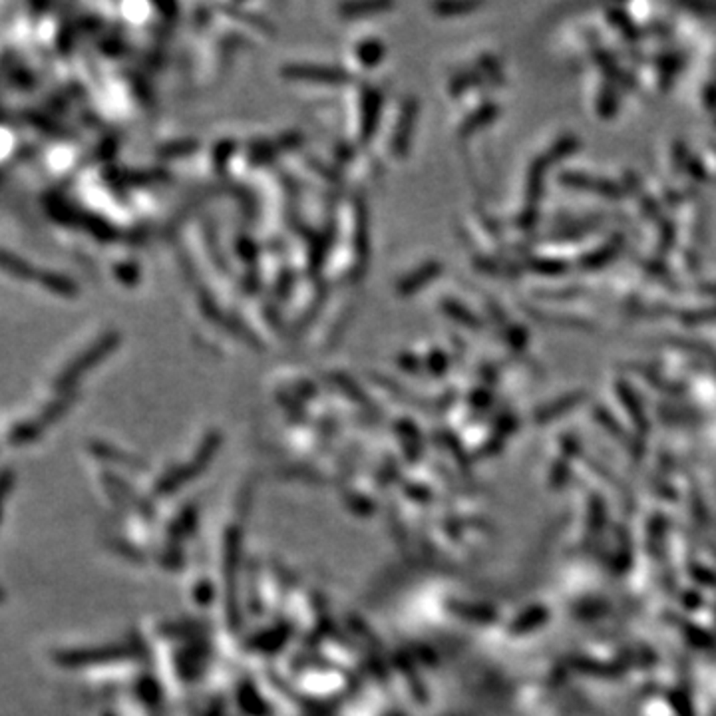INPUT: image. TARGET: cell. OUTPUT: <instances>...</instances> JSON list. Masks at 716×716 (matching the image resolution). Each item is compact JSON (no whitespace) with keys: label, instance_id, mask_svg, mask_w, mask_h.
Listing matches in <instances>:
<instances>
[{"label":"cell","instance_id":"obj_11","mask_svg":"<svg viewBox=\"0 0 716 716\" xmlns=\"http://www.w3.org/2000/svg\"><path fill=\"white\" fill-rule=\"evenodd\" d=\"M382 56H384V46L376 40H364L358 44V58L363 66H375Z\"/></svg>","mask_w":716,"mask_h":716},{"label":"cell","instance_id":"obj_18","mask_svg":"<svg viewBox=\"0 0 716 716\" xmlns=\"http://www.w3.org/2000/svg\"><path fill=\"white\" fill-rule=\"evenodd\" d=\"M478 8V4H463V2H458V4H436L434 11L442 14V16H454V14H463V12H470Z\"/></svg>","mask_w":716,"mask_h":716},{"label":"cell","instance_id":"obj_6","mask_svg":"<svg viewBox=\"0 0 716 716\" xmlns=\"http://www.w3.org/2000/svg\"><path fill=\"white\" fill-rule=\"evenodd\" d=\"M550 166V159L543 155V157H538L531 167H529V179H528V207H533L535 210V203L540 201L541 195H543V179H545V169Z\"/></svg>","mask_w":716,"mask_h":716},{"label":"cell","instance_id":"obj_1","mask_svg":"<svg viewBox=\"0 0 716 716\" xmlns=\"http://www.w3.org/2000/svg\"><path fill=\"white\" fill-rule=\"evenodd\" d=\"M283 76L291 82H307V84H344L348 82V74L341 68L332 66H309V64H293L283 68Z\"/></svg>","mask_w":716,"mask_h":716},{"label":"cell","instance_id":"obj_17","mask_svg":"<svg viewBox=\"0 0 716 716\" xmlns=\"http://www.w3.org/2000/svg\"><path fill=\"white\" fill-rule=\"evenodd\" d=\"M506 341L511 348L519 351L528 344V331L523 327H518V324H507Z\"/></svg>","mask_w":716,"mask_h":716},{"label":"cell","instance_id":"obj_16","mask_svg":"<svg viewBox=\"0 0 716 716\" xmlns=\"http://www.w3.org/2000/svg\"><path fill=\"white\" fill-rule=\"evenodd\" d=\"M577 147H579V140H577L575 135H567V138H563V140H559V142L555 143V145L551 147L550 154L545 155V157L550 159V164H551L553 159H559V157H563V155L573 154Z\"/></svg>","mask_w":716,"mask_h":716},{"label":"cell","instance_id":"obj_20","mask_svg":"<svg viewBox=\"0 0 716 716\" xmlns=\"http://www.w3.org/2000/svg\"><path fill=\"white\" fill-rule=\"evenodd\" d=\"M672 243H674V225H672L671 221H669V223H662L661 245H659V249H661L662 253H665L667 249H671Z\"/></svg>","mask_w":716,"mask_h":716},{"label":"cell","instance_id":"obj_8","mask_svg":"<svg viewBox=\"0 0 716 716\" xmlns=\"http://www.w3.org/2000/svg\"><path fill=\"white\" fill-rule=\"evenodd\" d=\"M442 310H444V313H448V315H450L454 320L462 322L463 327H468V329H482V320L478 319L472 310L466 309L463 305L456 303V301H452V298H446V301H442Z\"/></svg>","mask_w":716,"mask_h":716},{"label":"cell","instance_id":"obj_5","mask_svg":"<svg viewBox=\"0 0 716 716\" xmlns=\"http://www.w3.org/2000/svg\"><path fill=\"white\" fill-rule=\"evenodd\" d=\"M416 116H418V102L416 99H408L406 104H404V108H402V116H400L396 133H394V140H392V147H394L396 154H404L406 152Z\"/></svg>","mask_w":716,"mask_h":716},{"label":"cell","instance_id":"obj_7","mask_svg":"<svg viewBox=\"0 0 716 716\" xmlns=\"http://www.w3.org/2000/svg\"><path fill=\"white\" fill-rule=\"evenodd\" d=\"M497 114H499V106H497L496 102H487V104H484L480 110H475L474 114L468 118V120L463 121L460 133H462V135H470V133H474L478 128H482V126L490 123L492 120H496Z\"/></svg>","mask_w":716,"mask_h":716},{"label":"cell","instance_id":"obj_14","mask_svg":"<svg viewBox=\"0 0 716 716\" xmlns=\"http://www.w3.org/2000/svg\"><path fill=\"white\" fill-rule=\"evenodd\" d=\"M2 265H4V269H6L11 275L18 277V279H30V277L34 275V269L30 265L26 263L24 259H20V257H14V255L11 253H4V257H2Z\"/></svg>","mask_w":716,"mask_h":716},{"label":"cell","instance_id":"obj_4","mask_svg":"<svg viewBox=\"0 0 716 716\" xmlns=\"http://www.w3.org/2000/svg\"><path fill=\"white\" fill-rule=\"evenodd\" d=\"M440 273L442 265L438 263V261H428V263L422 265L420 269H416L412 275L404 277V279L400 281V285L396 286V291L402 295V297H408V295H412V293L420 291L426 283L434 281Z\"/></svg>","mask_w":716,"mask_h":716},{"label":"cell","instance_id":"obj_10","mask_svg":"<svg viewBox=\"0 0 716 716\" xmlns=\"http://www.w3.org/2000/svg\"><path fill=\"white\" fill-rule=\"evenodd\" d=\"M40 279V283L48 289V291H52V293H56V295H60V297H70V295H74L76 293V285L68 279V277L64 275H56V273H42V275L38 277Z\"/></svg>","mask_w":716,"mask_h":716},{"label":"cell","instance_id":"obj_21","mask_svg":"<svg viewBox=\"0 0 716 716\" xmlns=\"http://www.w3.org/2000/svg\"><path fill=\"white\" fill-rule=\"evenodd\" d=\"M398 363L406 364V366H404L406 370H416L420 366V360L416 356H412V354H400V356H398Z\"/></svg>","mask_w":716,"mask_h":716},{"label":"cell","instance_id":"obj_2","mask_svg":"<svg viewBox=\"0 0 716 716\" xmlns=\"http://www.w3.org/2000/svg\"><path fill=\"white\" fill-rule=\"evenodd\" d=\"M116 342H118V334H116V332H110L106 339H102L98 344H94L92 348H88V353H84L82 356H78L76 360L70 364V368H68L66 372L60 376V380H58V382H60V386L70 384V382H72V380H74L78 375H82L84 370H88L92 364L102 360V358H104V356H106V354L110 353L111 348L116 346Z\"/></svg>","mask_w":716,"mask_h":716},{"label":"cell","instance_id":"obj_9","mask_svg":"<svg viewBox=\"0 0 716 716\" xmlns=\"http://www.w3.org/2000/svg\"><path fill=\"white\" fill-rule=\"evenodd\" d=\"M619 253V243H607V245H603V247H599V249H595L593 253H589L587 257H583L581 259V267L583 269H599V267H603V265L607 263H611L615 257H617Z\"/></svg>","mask_w":716,"mask_h":716},{"label":"cell","instance_id":"obj_13","mask_svg":"<svg viewBox=\"0 0 716 716\" xmlns=\"http://www.w3.org/2000/svg\"><path fill=\"white\" fill-rule=\"evenodd\" d=\"M390 8V4L384 2H375V4H344L341 6L342 18H364L363 14H370V12H382Z\"/></svg>","mask_w":716,"mask_h":716},{"label":"cell","instance_id":"obj_19","mask_svg":"<svg viewBox=\"0 0 716 716\" xmlns=\"http://www.w3.org/2000/svg\"><path fill=\"white\" fill-rule=\"evenodd\" d=\"M426 366L434 370V375H442V372L448 370V356L440 351H434V353H430Z\"/></svg>","mask_w":716,"mask_h":716},{"label":"cell","instance_id":"obj_15","mask_svg":"<svg viewBox=\"0 0 716 716\" xmlns=\"http://www.w3.org/2000/svg\"><path fill=\"white\" fill-rule=\"evenodd\" d=\"M681 320L684 324H706V322H716V307H708V309L698 310H686L681 315Z\"/></svg>","mask_w":716,"mask_h":716},{"label":"cell","instance_id":"obj_12","mask_svg":"<svg viewBox=\"0 0 716 716\" xmlns=\"http://www.w3.org/2000/svg\"><path fill=\"white\" fill-rule=\"evenodd\" d=\"M529 269L533 273H543V275H563L567 271V265L559 259H531L528 261Z\"/></svg>","mask_w":716,"mask_h":716},{"label":"cell","instance_id":"obj_3","mask_svg":"<svg viewBox=\"0 0 716 716\" xmlns=\"http://www.w3.org/2000/svg\"><path fill=\"white\" fill-rule=\"evenodd\" d=\"M562 181L565 186H571V188L577 189H589V191L599 193V195H603V198L609 199H619L623 195L621 186H617V183L611 181V179H593V177L585 176V174H571V171H565L562 176Z\"/></svg>","mask_w":716,"mask_h":716}]
</instances>
